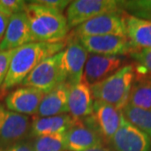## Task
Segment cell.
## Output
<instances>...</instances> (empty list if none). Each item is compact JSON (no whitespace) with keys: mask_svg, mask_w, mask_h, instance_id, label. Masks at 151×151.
Masks as SVG:
<instances>
[{"mask_svg":"<svg viewBox=\"0 0 151 151\" xmlns=\"http://www.w3.org/2000/svg\"><path fill=\"white\" fill-rule=\"evenodd\" d=\"M65 46V41L59 43L33 42L15 49L2 91L19 85L40 62L62 51Z\"/></svg>","mask_w":151,"mask_h":151,"instance_id":"6da1fadb","label":"cell"},{"mask_svg":"<svg viewBox=\"0 0 151 151\" xmlns=\"http://www.w3.org/2000/svg\"><path fill=\"white\" fill-rule=\"evenodd\" d=\"M24 13L35 42L59 43L67 37L70 28L62 12L29 1Z\"/></svg>","mask_w":151,"mask_h":151,"instance_id":"7a4b0ae2","label":"cell"},{"mask_svg":"<svg viewBox=\"0 0 151 151\" xmlns=\"http://www.w3.org/2000/svg\"><path fill=\"white\" fill-rule=\"evenodd\" d=\"M134 65H125L113 75L91 86L92 97L123 111L129 98L135 79Z\"/></svg>","mask_w":151,"mask_h":151,"instance_id":"3957f363","label":"cell"},{"mask_svg":"<svg viewBox=\"0 0 151 151\" xmlns=\"http://www.w3.org/2000/svg\"><path fill=\"white\" fill-rule=\"evenodd\" d=\"M121 12L124 11L117 0H76L67 7L65 17L70 29L99 15Z\"/></svg>","mask_w":151,"mask_h":151,"instance_id":"277c9868","label":"cell"},{"mask_svg":"<svg viewBox=\"0 0 151 151\" xmlns=\"http://www.w3.org/2000/svg\"><path fill=\"white\" fill-rule=\"evenodd\" d=\"M88 52L80 40L75 35L65 42V48L60 52V66L65 83L73 86L82 81L83 70Z\"/></svg>","mask_w":151,"mask_h":151,"instance_id":"5b68a950","label":"cell"},{"mask_svg":"<svg viewBox=\"0 0 151 151\" xmlns=\"http://www.w3.org/2000/svg\"><path fill=\"white\" fill-rule=\"evenodd\" d=\"M31 121L27 115L9 110L0 103V150H7L30 134Z\"/></svg>","mask_w":151,"mask_h":151,"instance_id":"8992f818","label":"cell"},{"mask_svg":"<svg viewBox=\"0 0 151 151\" xmlns=\"http://www.w3.org/2000/svg\"><path fill=\"white\" fill-rule=\"evenodd\" d=\"M124 119L123 111L104 102L95 100L92 113L82 120L100 135L103 142L109 143Z\"/></svg>","mask_w":151,"mask_h":151,"instance_id":"52a82bcc","label":"cell"},{"mask_svg":"<svg viewBox=\"0 0 151 151\" xmlns=\"http://www.w3.org/2000/svg\"><path fill=\"white\" fill-rule=\"evenodd\" d=\"M76 37L115 35L127 37L124 12L105 14L95 17L75 28Z\"/></svg>","mask_w":151,"mask_h":151,"instance_id":"ba28073f","label":"cell"},{"mask_svg":"<svg viewBox=\"0 0 151 151\" xmlns=\"http://www.w3.org/2000/svg\"><path fill=\"white\" fill-rule=\"evenodd\" d=\"M60 52L40 62L25 77L22 85L35 87L47 94L58 85L63 83L64 80L60 66Z\"/></svg>","mask_w":151,"mask_h":151,"instance_id":"9c48e42d","label":"cell"},{"mask_svg":"<svg viewBox=\"0 0 151 151\" xmlns=\"http://www.w3.org/2000/svg\"><path fill=\"white\" fill-rule=\"evenodd\" d=\"M124 62L123 56L88 55L85 64L82 81L92 86L109 77L119 70Z\"/></svg>","mask_w":151,"mask_h":151,"instance_id":"30bf717a","label":"cell"},{"mask_svg":"<svg viewBox=\"0 0 151 151\" xmlns=\"http://www.w3.org/2000/svg\"><path fill=\"white\" fill-rule=\"evenodd\" d=\"M115 151H151V139L124 118L109 142Z\"/></svg>","mask_w":151,"mask_h":151,"instance_id":"8fae6325","label":"cell"},{"mask_svg":"<svg viewBox=\"0 0 151 151\" xmlns=\"http://www.w3.org/2000/svg\"><path fill=\"white\" fill-rule=\"evenodd\" d=\"M88 53L104 55H129L135 50L128 37L103 35L78 38Z\"/></svg>","mask_w":151,"mask_h":151,"instance_id":"7c38bea8","label":"cell"},{"mask_svg":"<svg viewBox=\"0 0 151 151\" xmlns=\"http://www.w3.org/2000/svg\"><path fill=\"white\" fill-rule=\"evenodd\" d=\"M35 42L24 12L12 14L0 41V50H15L27 44Z\"/></svg>","mask_w":151,"mask_h":151,"instance_id":"4fadbf2b","label":"cell"},{"mask_svg":"<svg viewBox=\"0 0 151 151\" xmlns=\"http://www.w3.org/2000/svg\"><path fill=\"white\" fill-rule=\"evenodd\" d=\"M45 93L31 86H22L11 92L5 98L6 108L24 115H35Z\"/></svg>","mask_w":151,"mask_h":151,"instance_id":"5bb4252c","label":"cell"},{"mask_svg":"<svg viewBox=\"0 0 151 151\" xmlns=\"http://www.w3.org/2000/svg\"><path fill=\"white\" fill-rule=\"evenodd\" d=\"M101 145H103V139L82 119H77L65 133L66 151H84Z\"/></svg>","mask_w":151,"mask_h":151,"instance_id":"9a60e30c","label":"cell"},{"mask_svg":"<svg viewBox=\"0 0 151 151\" xmlns=\"http://www.w3.org/2000/svg\"><path fill=\"white\" fill-rule=\"evenodd\" d=\"M70 86L63 82L45 94L35 117L44 118L69 113L68 96Z\"/></svg>","mask_w":151,"mask_h":151,"instance_id":"2e32d148","label":"cell"},{"mask_svg":"<svg viewBox=\"0 0 151 151\" xmlns=\"http://www.w3.org/2000/svg\"><path fill=\"white\" fill-rule=\"evenodd\" d=\"M94 98L91 87L84 81L70 86L68 96L69 114L76 119H83L93 111Z\"/></svg>","mask_w":151,"mask_h":151,"instance_id":"e0dca14e","label":"cell"},{"mask_svg":"<svg viewBox=\"0 0 151 151\" xmlns=\"http://www.w3.org/2000/svg\"><path fill=\"white\" fill-rule=\"evenodd\" d=\"M76 120L69 113L44 118L34 117L31 121L29 136L36 138L45 135L66 133Z\"/></svg>","mask_w":151,"mask_h":151,"instance_id":"ac0fdd59","label":"cell"},{"mask_svg":"<svg viewBox=\"0 0 151 151\" xmlns=\"http://www.w3.org/2000/svg\"><path fill=\"white\" fill-rule=\"evenodd\" d=\"M127 37L135 49H151V20L129 15L124 12Z\"/></svg>","mask_w":151,"mask_h":151,"instance_id":"d6986e66","label":"cell"},{"mask_svg":"<svg viewBox=\"0 0 151 151\" xmlns=\"http://www.w3.org/2000/svg\"><path fill=\"white\" fill-rule=\"evenodd\" d=\"M128 104L151 111V79L150 77L134 82Z\"/></svg>","mask_w":151,"mask_h":151,"instance_id":"ffe728a7","label":"cell"},{"mask_svg":"<svg viewBox=\"0 0 151 151\" xmlns=\"http://www.w3.org/2000/svg\"><path fill=\"white\" fill-rule=\"evenodd\" d=\"M124 118L151 139V111L128 104L123 110Z\"/></svg>","mask_w":151,"mask_h":151,"instance_id":"44dd1931","label":"cell"},{"mask_svg":"<svg viewBox=\"0 0 151 151\" xmlns=\"http://www.w3.org/2000/svg\"><path fill=\"white\" fill-rule=\"evenodd\" d=\"M32 145L34 151H66L65 133L36 137Z\"/></svg>","mask_w":151,"mask_h":151,"instance_id":"7402d4cb","label":"cell"},{"mask_svg":"<svg viewBox=\"0 0 151 151\" xmlns=\"http://www.w3.org/2000/svg\"><path fill=\"white\" fill-rule=\"evenodd\" d=\"M122 10L129 15L151 20V0L120 1Z\"/></svg>","mask_w":151,"mask_h":151,"instance_id":"603a6c76","label":"cell"},{"mask_svg":"<svg viewBox=\"0 0 151 151\" xmlns=\"http://www.w3.org/2000/svg\"><path fill=\"white\" fill-rule=\"evenodd\" d=\"M129 55L136 61L135 74H151V49H135Z\"/></svg>","mask_w":151,"mask_h":151,"instance_id":"cb8c5ba5","label":"cell"},{"mask_svg":"<svg viewBox=\"0 0 151 151\" xmlns=\"http://www.w3.org/2000/svg\"><path fill=\"white\" fill-rule=\"evenodd\" d=\"M27 2L23 0H0V4L3 11L11 16L12 14L24 12Z\"/></svg>","mask_w":151,"mask_h":151,"instance_id":"d4e9b609","label":"cell"},{"mask_svg":"<svg viewBox=\"0 0 151 151\" xmlns=\"http://www.w3.org/2000/svg\"><path fill=\"white\" fill-rule=\"evenodd\" d=\"M14 52V50H0V91H2V87L8 73L11 58Z\"/></svg>","mask_w":151,"mask_h":151,"instance_id":"484cf974","label":"cell"},{"mask_svg":"<svg viewBox=\"0 0 151 151\" xmlns=\"http://www.w3.org/2000/svg\"><path fill=\"white\" fill-rule=\"evenodd\" d=\"M30 2L62 13L65 9H67V7L71 3L70 0H34Z\"/></svg>","mask_w":151,"mask_h":151,"instance_id":"4316f807","label":"cell"},{"mask_svg":"<svg viewBox=\"0 0 151 151\" xmlns=\"http://www.w3.org/2000/svg\"><path fill=\"white\" fill-rule=\"evenodd\" d=\"M7 151H34L32 142L27 139L20 141L8 149Z\"/></svg>","mask_w":151,"mask_h":151,"instance_id":"83f0119b","label":"cell"},{"mask_svg":"<svg viewBox=\"0 0 151 151\" xmlns=\"http://www.w3.org/2000/svg\"><path fill=\"white\" fill-rule=\"evenodd\" d=\"M9 18H10L9 15H8L5 13L0 11V41L2 40V39L4 35Z\"/></svg>","mask_w":151,"mask_h":151,"instance_id":"f1b7e54d","label":"cell"},{"mask_svg":"<svg viewBox=\"0 0 151 151\" xmlns=\"http://www.w3.org/2000/svg\"><path fill=\"white\" fill-rule=\"evenodd\" d=\"M84 151H113V150H111L110 148L106 147L104 145L101 146H97V147H94V148H91L89 150H86Z\"/></svg>","mask_w":151,"mask_h":151,"instance_id":"f546056e","label":"cell"},{"mask_svg":"<svg viewBox=\"0 0 151 151\" xmlns=\"http://www.w3.org/2000/svg\"><path fill=\"white\" fill-rule=\"evenodd\" d=\"M0 11L4 12V11H3V9H2V7H1V4H0ZM8 15H9V14H8Z\"/></svg>","mask_w":151,"mask_h":151,"instance_id":"4dcf8cb0","label":"cell"},{"mask_svg":"<svg viewBox=\"0 0 151 151\" xmlns=\"http://www.w3.org/2000/svg\"><path fill=\"white\" fill-rule=\"evenodd\" d=\"M0 151H7V150H0Z\"/></svg>","mask_w":151,"mask_h":151,"instance_id":"1f68e13d","label":"cell"},{"mask_svg":"<svg viewBox=\"0 0 151 151\" xmlns=\"http://www.w3.org/2000/svg\"><path fill=\"white\" fill-rule=\"evenodd\" d=\"M150 79H151V76H150Z\"/></svg>","mask_w":151,"mask_h":151,"instance_id":"d6a6232c","label":"cell"}]
</instances>
